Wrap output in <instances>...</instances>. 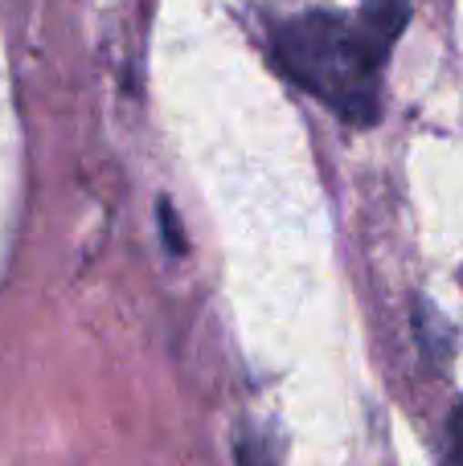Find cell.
<instances>
[{"mask_svg": "<svg viewBox=\"0 0 463 466\" xmlns=\"http://www.w3.org/2000/svg\"><path fill=\"white\" fill-rule=\"evenodd\" d=\"M160 226H164V241H169V246H172V249H177V254H180V249H185V241H180L177 213H172L169 205H164V209H160Z\"/></svg>", "mask_w": 463, "mask_h": 466, "instance_id": "277c9868", "label": "cell"}, {"mask_svg": "<svg viewBox=\"0 0 463 466\" xmlns=\"http://www.w3.org/2000/svg\"><path fill=\"white\" fill-rule=\"evenodd\" d=\"M410 21V5L406 0H365L357 13V25L365 29V37L374 41L382 54H390L394 41L402 37V29H406Z\"/></svg>", "mask_w": 463, "mask_h": 466, "instance_id": "7a4b0ae2", "label": "cell"}, {"mask_svg": "<svg viewBox=\"0 0 463 466\" xmlns=\"http://www.w3.org/2000/svg\"><path fill=\"white\" fill-rule=\"evenodd\" d=\"M443 466H463V401L456 405L448 421V446H443Z\"/></svg>", "mask_w": 463, "mask_h": 466, "instance_id": "3957f363", "label": "cell"}, {"mask_svg": "<svg viewBox=\"0 0 463 466\" xmlns=\"http://www.w3.org/2000/svg\"><path fill=\"white\" fill-rule=\"evenodd\" d=\"M386 57L390 54L365 37L357 16L349 21L336 13H304L275 37L279 70L357 127L377 123V82Z\"/></svg>", "mask_w": 463, "mask_h": 466, "instance_id": "6da1fadb", "label": "cell"}]
</instances>
